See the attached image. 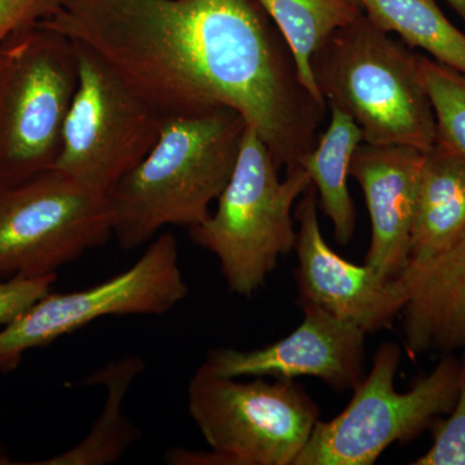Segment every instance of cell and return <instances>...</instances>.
Returning <instances> with one entry per match:
<instances>
[{"instance_id":"obj_10","label":"cell","mask_w":465,"mask_h":465,"mask_svg":"<svg viewBox=\"0 0 465 465\" xmlns=\"http://www.w3.org/2000/svg\"><path fill=\"white\" fill-rule=\"evenodd\" d=\"M173 232H159L122 273L73 292L39 299L0 331V371L16 370L27 351L43 348L104 317L163 316L188 296Z\"/></svg>"},{"instance_id":"obj_14","label":"cell","mask_w":465,"mask_h":465,"mask_svg":"<svg viewBox=\"0 0 465 465\" xmlns=\"http://www.w3.org/2000/svg\"><path fill=\"white\" fill-rule=\"evenodd\" d=\"M396 280L410 357L465 347V234L432 258L407 262Z\"/></svg>"},{"instance_id":"obj_18","label":"cell","mask_w":465,"mask_h":465,"mask_svg":"<svg viewBox=\"0 0 465 465\" xmlns=\"http://www.w3.org/2000/svg\"><path fill=\"white\" fill-rule=\"evenodd\" d=\"M289 45L300 81L326 103L314 79L312 57L339 29L362 16L357 0H256Z\"/></svg>"},{"instance_id":"obj_4","label":"cell","mask_w":465,"mask_h":465,"mask_svg":"<svg viewBox=\"0 0 465 465\" xmlns=\"http://www.w3.org/2000/svg\"><path fill=\"white\" fill-rule=\"evenodd\" d=\"M273 155L252 128L244 130L231 180L215 213L189 229L193 242L216 256L229 290L252 296L278 260L295 247L292 208L312 185L302 166L283 180Z\"/></svg>"},{"instance_id":"obj_2","label":"cell","mask_w":465,"mask_h":465,"mask_svg":"<svg viewBox=\"0 0 465 465\" xmlns=\"http://www.w3.org/2000/svg\"><path fill=\"white\" fill-rule=\"evenodd\" d=\"M244 130L228 108L164 119L146 157L106 193L121 249H139L166 226L203 223L231 180Z\"/></svg>"},{"instance_id":"obj_8","label":"cell","mask_w":465,"mask_h":465,"mask_svg":"<svg viewBox=\"0 0 465 465\" xmlns=\"http://www.w3.org/2000/svg\"><path fill=\"white\" fill-rule=\"evenodd\" d=\"M74 43L78 87L54 170L106 194L146 157L164 118L99 54Z\"/></svg>"},{"instance_id":"obj_17","label":"cell","mask_w":465,"mask_h":465,"mask_svg":"<svg viewBox=\"0 0 465 465\" xmlns=\"http://www.w3.org/2000/svg\"><path fill=\"white\" fill-rule=\"evenodd\" d=\"M143 362L137 357H125L101 367L84 384L105 385L108 390L104 411L84 440L57 457L36 461L39 465H106L115 463L140 439L142 433L122 412L125 394Z\"/></svg>"},{"instance_id":"obj_6","label":"cell","mask_w":465,"mask_h":465,"mask_svg":"<svg viewBox=\"0 0 465 465\" xmlns=\"http://www.w3.org/2000/svg\"><path fill=\"white\" fill-rule=\"evenodd\" d=\"M401 357L394 342L379 347L351 402L331 420L317 421L293 465H372L393 443L414 440L437 416L450 414L460 360L446 353L430 375L399 393L394 381Z\"/></svg>"},{"instance_id":"obj_5","label":"cell","mask_w":465,"mask_h":465,"mask_svg":"<svg viewBox=\"0 0 465 465\" xmlns=\"http://www.w3.org/2000/svg\"><path fill=\"white\" fill-rule=\"evenodd\" d=\"M78 76L75 43L48 27L0 45V188L54 167Z\"/></svg>"},{"instance_id":"obj_13","label":"cell","mask_w":465,"mask_h":465,"mask_svg":"<svg viewBox=\"0 0 465 465\" xmlns=\"http://www.w3.org/2000/svg\"><path fill=\"white\" fill-rule=\"evenodd\" d=\"M424 152L410 146L362 143L351 158L349 176L365 195L371 222L366 264L394 280L409 262Z\"/></svg>"},{"instance_id":"obj_12","label":"cell","mask_w":465,"mask_h":465,"mask_svg":"<svg viewBox=\"0 0 465 465\" xmlns=\"http://www.w3.org/2000/svg\"><path fill=\"white\" fill-rule=\"evenodd\" d=\"M295 219L299 305H317L366 333L390 329L405 304L399 282L396 278L385 280L371 266L342 259L327 244L313 183L300 197Z\"/></svg>"},{"instance_id":"obj_1","label":"cell","mask_w":465,"mask_h":465,"mask_svg":"<svg viewBox=\"0 0 465 465\" xmlns=\"http://www.w3.org/2000/svg\"><path fill=\"white\" fill-rule=\"evenodd\" d=\"M256 0H57L38 25L105 60L164 119L228 108L277 163L317 142L326 104Z\"/></svg>"},{"instance_id":"obj_16","label":"cell","mask_w":465,"mask_h":465,"mask_svg":"<svg viewBox=\"0 0 465 465\" xmlns=\"http://www.w3.org/2000/svg\"><path fill=\"white\" fill-rule=\"evenodd\" d=\"M331 108L329 127L318 137L316 146L300 161L316 188L318 206L331 220L336 241L348 244L356 232V207L349 194L351 158L363 143L356 122L336 106Z\"/></svg>"},{"instance_id":"obj_19","label":"cell","mask_w":465,"mask_h":465,"mask_svg":"<svg viewBox=\"0 0 465 465\" xmlns=\"http://www.w3.org/2000/svg\"><path fill=\"white\" fill-rule=\"evenodd\" d=\"M382 32L394 33L407 47L420 48L437 63L465 74V33L434 0H357Z\"/></svg>"},{"instance_id":"obj_3","label":"cell","mask_w":465,"mask_h":465,"mask_svg":"<svg viewBox=\"0 0 465 465\" xmlns=\"http://www.w3.org/2000/svg\"><path fill=\"white\" fill-rule=\"evenodd\" d=\"M323 99L347 113L370 145L427 152L437 142L420 54L362 15L332 34L312 57Z\"/></svg>"},{"instance_id":"obj_9","label":"cell","mask_w":465,"mask_h":465,"mask_svg":"<svg viewBox=\"0 0 465 465\" xmlns=\"http://www.w3.org/2000/svg\"><path fill=\"white\" fill-rule=\"evenodd\" d=\"M110 237L105 193L54 168L0 188V278L56 274Z\"/></svg>"},{"instance_id":"obj_23","label":"cell","mask_w":465,"mask_h":465,"mask_svg":"<svg viewBox=\"0 0 465 465\" xmlns=\"http://www.w3.org/2000/svg\"><path fill=\"white\" fill-rule=\"evenodd\" d=\"M57 0H0V45L14 34L50 17Z\"/></svg>"},{"instance_id":"obj_7","label":"cell","mask_w":465,"mask_h":465,"mask_svg":"<svg viewBox=\"0 0 465 465\" xmlns=\"http://www.w3.org/2000/svg\"><path fill=\"white\" fill-rule=\"evenodd\" d=\"M188 410L224 465H293L321 414L293 381L243 382L202 367L189 382Z\"/></svg>"},{"instance_id":"obj_15","label":"cell","mask_w":465,"mask_h":465,"mask_svg":"<svg viewBox=\"0 0 465 465\" xmlns=\"http://www.w3.org/2000/svg\"><path fill=\"white\" fill-rule=\"evenodd\" d=\"M464 234L465 161L436 142L424 152L409 262L432 258Z\"/></svg>"},{"instance_id":"obj_20","label":"cell","mask_w":465,"mask_h":465,"mask_svg":"<svg viewBox=\"0 0 465 465\" xmlns=\"http://www.w3.org/2000/svg\"><path fill=\"white\" fill-rule=\"evenodd\" d=\"M420 63L436 116L437 143L465 161V74L423 54Z\"/></svg>"},{"instance_id":"obj_24","label":"cell","mask_w":465,"mask_h":465,"mask_svg":"<svg viewBox=\"0 0 465 465\" xmlns=\"http://www.w3.org/2000/svg\"><path fill=\"white\" fill-rule=\"evenodd\" d=\"M465 23V0H446Z\"/></svg>"},{"instance_id":"obj_21","label":"cell","mask_w":465,"mask_h":465,"mask_svg":"<svg viewBox=\"0 0 465 465\" xmlns=\"http://www.w3.org/2000/svg\"><path fill=\"white\" fill-rule=\"evenodd\" d=\"M414 465H465V353L460 360L457 402L440 421L433 445Z\"/></svg>"},{"instance_id":"obj_22","label":"cell","mask_w":465,"mask_h":465,"mask_svg":"<svg viewBox=\"0 0 465 465\" xmlns=\"http://www.w3.org/2000/svg\"><path fill=\"white\" fill-rule=\"evenodd\" d=\"M57 275L12 277L0 283V324H8L51 292Z\"/></svg>"},{"instance_id":"obj_11","label":"cell","mask_w":465,"mask_h":465,"mask_svg":"<svg viewBox=\"0 0 465 465\" xmlns=\"http://www.w3.org/2000/svg\"><path fill=\"white\" fill-rule=\"evenodd\" d=\"M304 320L282 341L253 351L213 349L202 369L223 378L293 381L309 376L331 390L354 391L365 378L366 331L313 304L300 305Z\"/></svg>"}]
</instances>
